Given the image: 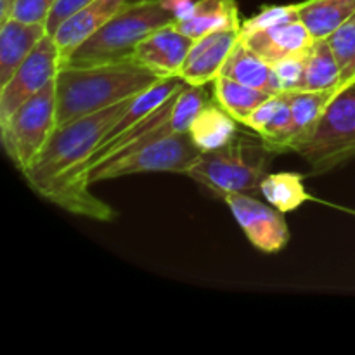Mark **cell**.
Here are the masks:
<instances>
[{
    "instance_id": "cell-1",
    "label": "cell",
    "mask_w": 355,
    "mask_h": 355,
    "mask_svg": "<svg viewBox=\"0 0 355 355\" xmlns=\"http://www.w3.org/2000/svg\"><path fill=\"white\" fill-rule=\"evenodd\" d=\"M132 99L55 128L35 162L21 173L28 186L69 214L113 222L116 210L90 193L87 163Z\"/></svg>"
},
{
    "instance_id": "cell-2",
    "label": "cell",
    "mask_w": 355,
    "mask_h": 355,
    "mask_svg": "<svg viewBox=\"0 0 355 355\" xmlns=\"http://www.w3.org/2000/svg\"><path fill=\"white\" fill-rule=\"evenodd\" d=\"M165 76L135 59L96 66H61L55 76L58 127L139 96Z\"/></svg>"
},
{
    "instance_id": "cell-3",
    "label": "cell",
    "mask_w": 355,
    "mask_h": 355,
    "mask_svg": "<svg viewBox=\"0 0 355 355\" xmlns=\"http://www.w3.org/2000/svg\"><path fill=\"white\" fill-rule=\"evenodd\" d=\"M175 23L162 0H128L62 66H96L130 59L135 47L159 26Z\"/></svg>"
},
{
    "instance_id": "cell-4",
    "label": "cell",
    "mask_w": 355,
    "mask_h": 355,
    "mask_svg": "<svg viewBox=\"0 0 355 355\" xmlns=\"http://www.w3.org/2000/svg\"><path fill=\"white\" fill-rule=\"evenodd\" d=\"M270 158L272 151L263 142L257 144L245 137H236L225 148L201 153L187 177L222 200L232 193L260 196V184L269 173Z\"/></svg>"
},
{
    "instance_id": "cell-5",
    "label": "cell",
    "mask_w": 355,
    "mask_h": 355,
    "mask_svg": "<svg viewBox=\"0 0 355 355\" xmlns=\"http://www.w3.org/2000/svg\"><path fill=\"white\" fill-rule=\"evenodd\" d=\"M298 155L309 163L312 175H324L355 159V82L336 92Z\"/></svg>"
},
{
    "instance_id": "cell-6",
    "label": "cell",
    "mask_w": 355,
    "mask_h": 355,
    "mask_svg": "<svg viewBox=\"0 0 355 355\" xmlns=\"http://www.w3.org/2000/svg\"><path fill=\"white\" fill-rule=\"evenodd\" d=\"M55 128L58 101L54 80L0 123L2 148L17 172L23 173L35 162Z\"/></svg>"
},
{
    "instance_id": "cell-7",
    "label": "cell",
    "mask_w": 355,
    "mask_h": 355,
    "mask_svg": "<svg viewBox=\"0 0 355 355\" xmlns=\"http://www.w3.org/2000/svg\"><path fill=\"white\" fill-rule=\"evenodd\" d=\"M201 153L187 134H172L159 137L132 151H121L110 156L89 172V182L118 179L149 172H172L187 175Z\"/></svg>"
},
{
    "instance_id": "cell-8",
    "label": "cell",
    "mask_w": 355,
    "mask_h": 355,
    "mask_svg": "<svg viewBox=\"0 0 355 355\" xmlns=\"http://www.w3.org/2000/svg\"><path fill=\"white\" fill-rule=\"evenodd\" d=\"M62 66L61 52L52 35H45L23 64L14 71L9 82L0 87V123L10 116L21 104L54 82Z\"/></svg>"
},
{
    "instance_id": "cell-9",
    "label": "cell",
    "mask_w": 355,
    "mask_h": 355,
    "mask_svg": "<svg viewBox=\"0 0 355 355\" xmlns=\"http://www.w3.org/2000/svg\"><path fill=\"white\" fill-rule=\"evenodd\" d=\"M246 239L263 253H277L290 243V229L283 211L262 203L257 196L232 193L224 198Z\"/></svg>"
},
{
    "instance_id": "cell-10",
    "label": "cell",
    "mask_w": 355,
    "mask_h": 355,
    "mask_svg": "<svg viewBox=\"0 0 355 355\" xmlns=\"http://www.w3.org/2000/svg\"><path fill=\"white\" fill-rule=\"evenodd\" d=\"M193 45V38L170 23L149 33L135 47L132 59L159 76H180Z\"/></svg>"
},
{
    "instance_id": "cell-11",
    "label": "cell",
    "mask_w": 355,
    "mask_h": 355,
    "mask_svg": "<svg viewBox=\"0 0 355 355\" xmlns=\"http://www.w3.org/2000/svg\"><path fill=\"white\" fill-rule=\"evenodd\" d=\"M239 40V30L215 31L194 40L180 78L189 85L205 87L220 75L229 54Z\"/></svg>"
},
{
    "instance_id": "cell-12",
    "label": "cell",
    "mask_w": 355,
    "mask_h": 355,
    "mask_svg": "<svg viewBox=\"0 0 355 355\" xmlns=\"http://www.w3.org/2000/svg\"><path fill=\"white\" fill-rule=\"evenodd\" d=\"M241 40L260 58L274 64L288 58H305L315 38L300 19H295L241 37Z\"/></svg>"
},
{
    "instance_id": "cell-13",
    "label": "cell",
    "mask_w": 355,
    "mask_h": 355,
    "mask_svg": "<svg viewBox=\"0 0 355 355\" xmlns=\"http://www.w3.org/2000/svg\"><path fill=\"white\" fill-rule=\"evenodd\" d=\"M128 0H94L62 21L52 38L61 52L62 64L80 44L92 37L121 6Z\"/></svg>"
},
{
    "instance_id": "cell-14",
    "label": "cell",
    "mask_w": 355,
    "mask_h": 355,
    "mask_svg": "<svg viewBox=\"0 0 355 355\" xmlns=\"http://www.w3.org/2000/svg\"><path fill=\"white\" fill-rule=\"evenodd\" d=\"M45 35L49 33L44 24L23 23L14 17L0 24V87L9 82Z\"/></svg>"
},
{
    "instance_id": "cell-15",
    "label": "cell",
    "mask_w": 355,
    "mask_h": 355,
    "mask_svg": "<svg viewBox=\"0 0 355 355\" xmlns=\"http://www.w3.org/2000/svg\"><path fill=\"white\" fill-rule=\"evenodd\" d=\"M220 75L225 76V78L234 80V82L253 87V89L263 90V92H283L276 71H274V66L263 58H260L257 52H253L241 40V37L236 42L231 54H229Z\"/></svg>"
},
{
    "instance_id": "cell-16",
    "label": "cell",
    "mask_w": 355,
    "mask_h": 355,
    "mask_svg": "<svg viewBox=\"0 0 355 355\" xmlns=\"http://www.w3.org/2000/svg\"><path fill=\"white\" fill-rule=\"evenodd\" d=\"M241 23L236 0H198L189 16L175 21L177 28L193 40L215 31L241 30Z\"/></svg>"
},
{
    "instance_id": "cell-17",
    "label": "cell",
    "mask_w": 355,
    "mask_h": 355,
    "mask_svg": "<svg viewBox=\"0 0 355 355\" xmlns=\"http://www.w3.org/2000/svg\"><path fill=\"white\" fill-rule=\"evenodd\" d=\"M238 121L217 103H207L191 123L187 135L200 153L225 148L238 137Z\"/></svg>"
},
{
    "instance_id": "cell-18",
    "label": "cell",
    "mask_w": 355,
    "mask_h": 355,
    "mask_svg": "<svg viewBox=\"0 0 355 355\" xmlns=\"http://www.w3.org/2000/svg\"><path fill=\"white\" fill-rule=\"evenodd\" d=\"M338 90H318V92H309V90H288L290 94V107H291V121H293V151L311 141L324 114L326 107L331 103L333 97Z\"/></svg>"
},
{
    "instance_id": "cell-19",
    "label": "cell",
    "mask_w": 355,
    "mask_h": 355,
    "mask_svg": "<svg viewBox=\"0 0 355 355\" xmlns=\"http://www.w3.org/2000/svg\"><path fill=\"white\" fill-rule=\"evenodd\" d=\"M355 14V0H304L298 17L315 40L328 38Z\"/></svg>"
},
{
    "instance_id": "cell-20",
    "label": "cell",
    "mask_w": 355,
    "mask_h": 355,
    "mask_svg": "<svg viewBox=\"0 0 355 355\" xmlns=\"http://www.w3.org/2000/svg\"><path fill=\"white\" fill-rule=\"evenodd\" d=\"M340 89H342V73L329 47L328 38L315 40L304 59V76L298 90L318 92V90Z\"/></svg>"
},
{
    "instance_id": "cell-21",
    "label": "cell",
    "mask_w": 355,
    "mask_h": 355,
    "mask_svg": "<svg viewBox=\"0 0 355 355\" xmlns=\"http://www.w3.org/2000/svg\"><path fill=\"white\" fill-rule=\"evenodd\" d=\"M214 99L222 110L227 111L238 123H245L250 114L274 94L253 89L245 83L218 75L214 80Z\"/></svg>"
},
{
    "instance_id": "cell-22",
    "label": "cell",
    "mask_w": 355,
    "mask_h": 355,
    "mask_svg": "<svg viewBox=\"0 0 355 355\" xmlns=\"http://www.w3.org/2000/svg\"><path fill=\"white\" fill-rule=\"evenodd\" d=\"M260 196L283 214L297 210L304 203L314 200L305 191L304 175L295 172L267 173L260 184Z\"/></svg>"
},
{
    "instance_id": "cell-23",
    "label": "cell",
    "mask_w": 355,
    "mask_h": 355,
    "mask_svg": "<svg viewBox=\"0 0 355 355\" xmlns=\"http://www.w3.org/2000/svg\"><path fill=\"white\" fill-rule=\"evenodd\" d=\"M328 44L335 54L342 73V87L355 80V14L328 37Z\"/></svg>"
},
{
    "instance_id": "cell-24",
    "label": "cell",
    "mask_w": 355,
    "mask_h": 355,
    "mask_svg": "<svg viewBox=\"0 0 355 355\" xmlns=\"http://www.w3.org/2000/svg\"><path fill=\"white\" fill-rule=\"evenodd\" d=\"M205 104H207V97H205L203 87L184 83V87L177 94L172 116H170L177 134H187L191 123L198 116V113L203 110Z\"/></svg>"
},
{
    "instance_id": "cell-25",
    "label": "cell",
    "mask_w": 355,
    "mask_h": 355,
    "mask_svg": "<svg viewBox=\"0 0 355 355\" xmlns=\"http://www.w3.org/2000/svg\"><path fill=\"white\" fill-rule=\"evenodd\" d=\"M300 19L298 17V3H288V6H267L250 19L243 21L239 37H248L257 31L267 30V28L277 26V24L288 23V21Z\"/></svg>"
},
{
    "instance_id": "cell-26",
    "label": "cell",
    "mask_w": 355,
    "mask_h": 355,
    "mask_svg": "<svg viewBox=\"0 0 355 355\" xmlns=\"http://www.w3.org/2000/svg\"><path fill=\"white\" fill-rule=\"evenodd\" d=\"M58 0H12L10 17L30 24H47L51 10Z\"/></svg>"
},
{
    "instance_id": "cell-27",
    "label": "cell",
    "mask_w": 355,
    "mask_h": 355,
    "mask_svg": "<svg viewBox=\"0 0 355 355\" xmlns=\"http://www.w3.org/2000/svg\"><path fill=\"white\" fill-rule=\"evenodd\" d=\"M304 59L305 58H288L272 64L283 92L300 89L302 76H304Z\"/></svg>"
},
{
    "instance_id": "cell-28",
    "label": "cell",
    "mask_w": 355,
    "mask_h": 355,
    "mask_svg": "<svg viewBox=\"0 0 355 355\" xmlns=\"http://www.w3.org/2000/svg\"><path fill=\"white\" fill-rule=\"evenodd\" d=\"M281 103H283V92L274 94V96H270L269 99L263 101V103L260 104V106L257 107L252 114H250L248 120H246L243 125H246V127L252 128L253 132L260 134V132H262L263 128L269 125V121L272 120L274 114L277 113Z\"/></svg>"
},
{
    "instance_id": "cell-29",
    "label": "cell",
    "mask_w": 355,
    "mask_h": 355,
    "mask_svg": "<svg viewBox=\"0 0 355 355\" xmlns=\"http://www.w3.org/2000/svg\"><path fill=\"white\" fill-rule=\"evenodd\" d=\"M162 2L165 3L166 9L173 14L175 21H180L193 12L198 0H162Z\"/></svg>"
},
{
    "instance_id": "cell-30",
    "label": "cell",
    "mask_w": 355,
    "mask_h": 355,
    "mask_svg": "<svg viewBox=\"0 0 355 355\" xmlns=\"http://www.w3.org/2000/svg\"><path fill=\"white\" fill-rule=\"evenodd\" d=\"M349 211H350V214H354V215H355V211H354V210H349Z\"/></svg>"
},
{
    "instance_id": "cell-31",
    "label": "cell",
    "mask_w": 355,
    "mask_h": 355,
    "mask_svg": "<svg viewBox=\"0 0 355 355\" xmlns=\"http://www.w3.org/2000/svg\"><path fill=\"white\" fill-rule=\"evenodd\" d=\"M354 82H355V80H354Z\"/></svg>"
}]
</instances>
